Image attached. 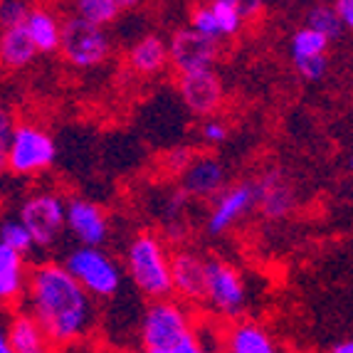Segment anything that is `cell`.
<instances>
[{
    "label": "cell",
    "instance_id": "6da1fadb",
    "mask_svg": "<svg viewBox=\"0 0 353 353\" xmlns=\"http://www.w3.org/2000/svg\"><path fill=\"white\" fill-rule=\"evenodd\" d=\"M23 301L25 314L54 346L82 341L97 326V301L59 262H40L30 270Z\"/></svg>",
    "mask_w": 353,
    "mask_h": 353
},
{
    "label": "cell",
    "instance_id": "7a4b0ae2",
    "mask_svg": "<svg viewBox=\"0 0 353 353\" xmlns=\"http://www.w3.org/2000/svg\"><path fill=\"white\" fill-rule=\"evenodd\" d=\"M124 272L136 292L148 301L171 299V252L159 235L139 232L126 245Z\"/></svg>",
    "mask_w": 353,
    "mask_h": 353
},
{
    "label": "cell",
    "instance_id": "3957f363",
    "mask_svg": "<svg viewBox=\"0 0 353 353\" xmlns=\"http://www.w3.org/2000/svg\"><path fill=\"white\" fill-rule=\"evenodd\" d=\"M195 341V319L178 299L148 301L141 312L139 343L143 353H176Z\"/></svg>",
    "mask_w": 353,
    "mask_h": 353
},
{
    "label": "cell",
    "instance_id": "277c9868",
    "mask_svg": "<svg viewBox=\"0 0 353 353\" xmlns=\"http://www.w3.org/2000/svg\"><path fill=\"white\" fill-rule=\"evenodd\" d=\"M62 267L92 299H117L124 284V270L104 248H74L65 254Z\"/></svg>",
    "mask_w": 353,
    "mask_h": 353
},
{
    "label": "cell",
    "instance_id": "5b68a950",
    "mask_svg": "<svg viewBox=\"0 0 353 353\" xmlns=\"http://www.w3.org/2000/svg\"><path fill=\"white\" fill-rule=\"evenodd\" d=\"M57 159V143L48 129L32 121L15 124L6 156V171L20 178L40 176Z\"/></svg>",
    "mask_w": 353,
    "mask_h": 353
},
{
    "label": "cell",
    "instance_id": "8992f818",
    "mask_svg": "<svg viewBox=\"0 0 353 353\" xmlns=\"http://www.w3.org/2000/svg\"><path fill=\"white\" fill-rule=\"evenodd\" d=\"M59 52L77 70H92L104 65L112 54V37L104 28L70 15L62 20V40Z\"/></svg>",
    "mask_w": 353,
    "mask_h": 353
},
{
    "label": "cell",
    "instance_id": "52a82bcc",
    "mask_svg": "<svg viewBox=\"0 0 353 353\" xmlns=\"http://www.w3.org/2000/svg\"><path fill=\"white\" fill-rule=\"evenodd\" d=\"M18 220L30 232L35 248L50 250L65 235V201L50 190L32 193L20 205Z\"/></svg>",
    "mask_w": 353,
    "mask_h": 353
},
{
    "label": "cell",
    "instance_id": "ba28073f",
    "mask_svg": "<svg viewBox=\"0 0 353 353\" xmlns=\"http://www.w3.org/2000/svg\"><path fill=\"white\" fill-rule=\"evenodd\" d=\"M205 301L215 309V314L235 321L248 304V287L237 272V267L223 259H208V284Z\"/></svg>",
    "mask_w": 353,
    "mask_h": 353
},
{
    "label": "cell",
    "instance_id": "9c48e42d",
    "mask_svg": "<svg viewBox=\"0 0 353 353\" xmlns=\"http://www.w3.org/2000/svg\"><path fill=\"white\" fill-rule=\"evenodd\" d=\"M220 52H223L220 42L208 40L190 28H178L168 40V62L178 72V77L215 70Z\"/></svg>",
    "mask_w": 353,
    "mask_h": 353
},
{
    "label": "cell",
    "instance_id": "30bf717a",
    "mask_svg": "<svg viewBox=\"0 0 353 353\" xmlns=\"http://www.w3.org/2000/svg\"><path fill=\"white\" fill-rule=\"evenodd\" d=\"M65 232L79 248H104L109 240V218L101 205L87 198L65 201Z\"/></svg>",
    "mask_w": 353,
    "mask_h": 353
},
{
    "label": "cell",
    "instance_id": "8fae6325",
    "mask_svg": "<svg viewBox=\"0 0 353 353\" xmlns=\"http://www.w3.org/2000/svg\"><path fill=\"white\" fill-rule=\"evenodd\" d=\"M171 284L173 294L183 304H203L208 284V259L195 250L171 252Z\"/></svg>",
    "mask_w": 353,
    "mask_h": 353
},
{
    "label": "cell",
    "instance_id": "7c38bea8",
    "mask_svg": "<svg viewBox=\"0 0 353 353\" xmlns=\"http://www.w3.org/2000/svg\"><path fill=\"white\" fill-rule=\"evenodd\" d=\"M254 208V183L240 181L225 185L215 201H212L210 215H208V232L223 235L237 220H242Z\"/></svg>",
    "mask_w": 353,
    "mask_h": 353
},
{
    "label": "cell",
    "instance_id": "4fadbf2b",
    "mask_svg": "<svg viewBox=\"0 0 353 353\" xmlns=\"http://www.w3.org/2000/svg\"><path fill=\"white\" fill-rule=\"evenodd\" d=\"M178 94L190 114L210 117L220 109L225 99V89L215 70L195 72V74L178 77Z\"/></svg>",
    "mask_w": 353,
    "mask_h": 353
},
{
    "label": "cell",
    "instance_id": "5bb4252c",
    "mask_svg": "<svg viewBox=\"0 0 353 353\" xmlns=\"http://www.w3.org/2000/svg\"><path fill=\"white\" fill-rule=\"evenodd\" d=\"M296 198L292 183L279 171H267L254 183V205L267 220H279L292 212Z\"/></svg>",
    "mask_w": 353,
    "mask_h": 353
},
{
    "label": "cell",
    "instance_id": "9a60e30c",
    "mask_svg": "<svg viewBox=\"0 0 353 353\" xmlns=\"http://www.w3.org/2000/svg\"><path fill=\"white\" fill-rule=\"evenodd\" d=\"M183 193L193 198H212L225 188V165L215 156H193L181 173Z\"/></svg>",
    "mask_w": 353,
    "mask_h": 353
},
{
    "label": "cell",
    "instance_id": "2e32d148",
    "mask_svg": "<svg viewBox=\"0 0 353 353\" xmlns=\"http://www.w3.org/2000/svg\"><path fill=\"white\" fill-rule=\"evenodd\" d=\"M223 353H279L267 329L252 319H235L223 326Z\"/></svg>",
    "mask_w": 353,
    "mask_h": 353
},
{
    "label": "cell",
    "instance_id": "e0dca14e",
    "mask_svg": "<svg viewBox=\"0 0 353 353\" xmlns=\"http://www.w3.org/2000/svg\"><path fill=\"white\" fill-rule=\"evenodd\" d=\"M126 62H129L131 72L141 77H156L171 67L168 62V40H163L161 35H148L139 37L131 42L129 52H126Z\"/></svg>",
    "mask_w": 353,
    "mask_h": 353
},
{
    "label": "cell",
    "instance_id": "ac0fdd59",
    "mask_svg": "<svg viewBox=\"0 0 353 353\" xmlns=\"http://www.w3.org/2000/svg\"><path fill=\"white\" fill-rule=\"evenodd\" d=\"M23 28L28 32L30 42H32V48L37 50V54H52L59 50L62 18L54 10H50L45 6H30Z\"/></svg>",
    "mask_w": 353,
    "mask_h": 353
},
{
    "label": "cell",
    "instance_id": "d6986e66",
    "mask_svg": "<svg viewBox=\"0 0 353 353\" xmlns=\"http://www.w3.org/2000/svg\"><path fill=\"white\" fill-rule=\"evenodd\" d=\"M28 262L23 254L0 245V304L23 301L28 289Z\"/></svg>",
    "mask_w": 353,
    "mask_h": 353
},
{
    "label": "cell",
    "instance_id": "ffe728a7",
    "mask_svg": "<svg viewBox=\"0 0 353 353\" xmlns=\"http://www.w3.org/2000/svg\"><path fill=\"white\" fill-rule=\"evenodd\" d=\"M37 50L32 48L23 25L0 30V65L6 70H25L35 62Z\"/></svg>",
    "mask_w": 353,
    "mask_h": 353
},
{
    "label": "cell",
    "instance_id": "44dd1931",
    "mask_svg": "<svg viewBox=\"0 0 353 353\" xmlns=\"http://www.w3.org/2000/svg\"><path fill=\"white\" fill-rule=\"evenodd\" d=\"M8 339L15 353H50V341L25 312L12 314L8 319Z\"/></svg>",
    "mask_w": 353,
    "mask_h": 353
},
{
    "label": "cell",
    "instance_id": "7402d4cb",
    "mask_svg": "<svg viewBox=\"0 0 353 353\" xmlns=\"http://www.w3.org/2000/svg\"><path fill=\"white\" fill-rule=\"evenodd\" d=\"M72 8H74L77 18L106 30V25L117 23L126 8H134V3H129V0H79Z\"/></svg>",
    "mask_w": 353,
    "mask_h": 353
},
{
    "label": "cell",
    "instance_id": "603a6c76",
    "mask_svg": "<svg viewBox=\"0 0 353 353\" xmlns=\"http://www.w3.org/2000/svg\"><path fill=\"white\" fill-rule=\"evenodd\" d=\"M215 15V23H218L220 30V37L228 40V37H235L237 32L242 30L245 25V15L240 10V0H212L208 3Z\"/></svg>",
    "mask_w": 353,
    "mask_h": 353
},
{
    "label": "cell",
    "instance_id": "cb8c5ba5",
    "mask_svg": "<svg viewBox=\"0 0 353 353\" xmlns=\"http://www.w3.org/2000/svg\"><path fill=\"white\" fill-rule=\"evenodd\" d=\"M289 48H292V57L294 62L299 59H312V57H324L326 50H329V40L324 35H319L316 30L312 28H299L292 35V42H289Z\"/></svg>",
    "mask_w": 353,
    "mask_h": 353
},
{
    "label": "cell",
    "instance_id": "d4e9b609",
    "mask_svg": "<svg viewBox=\"0 0 353 353\" xmlns=\"http://www.w3.org/2000/svg\"><path fill=\"white\" fill-rule=\"evenodd\" d=\"M306 28L316 30L319 35H324L326 40L331 42V37L341 35V23H339V15H336L334 6L329 3H319V6H312L309 12H306Z\"/></svg>",
    "mask_w": 353,
    "mask_h": 353
},
{
    "label": "cell",
    "instance_id": "484cf974",
    "mask_svg": "<svg viewBox=\"0 0 353 353\" xmlns=\"http://www.w3.org/2000/svg\"><path fill=\"white\" fill-rule=\"evenodd\" d=\"M0 245H6L8 250L23 254V257L35 248L32 237H30V232L23 228L20 220H3L0 223Z\"/></svg>",
    "mask_w": 353,
    "mask_h": 353
},
{
    "label": "cell",
    "instance_id": "4316f807",
    "mask_svg": "<svg viewBox=\"0 0 353 353\" xmlns=\"http://www.w3.org/2000/svg\"><path fill=\"white\" fill-rule=\"evenodd\" d=\"M188 28L193 30V32H198V35L208 37V40H215L220 42L223 37H220V30H218V23H215V15H212L210 6H195L193 10H190V18H188Z\"/></svg>",
    "mask_w": 353,
    "mask_h": 353
},
{
    "label": "cell",
    "instance_id": "83f0119b",
    "mask_svg": "<svg viewBox=\"0 0 353 353\" xmlns=\"http://www.w3.org/2000/svg\"><path fill=\"white\" fill-rule=\"evenodd\" d=\"M28 12H30L28 3H20V0H3V3H0V30L23 25L25 18H28Z\"/></svg>",
    "mask_w": 353,
    "mask_h": 353
},
{
    "label": "cell",
    "instance_id": "f1b7e54d",
    "mask_svg": "<svg viewBox=\"0 0 353 353\" xmlns=\"http://www.w3.org/2000/svg\"><path fill=\"white\" fill-rule=\"evenodd\" d=\"M12 131H15L12 112L0 101V171H6V156H8V146H10Z\"/></svg>",
    "mask_w": 353,
    "mask_h": 353
},
{
    "label": "cell",
    "instance_id": "f546056e",
    "mask_svg": "<svg viewBox=\"0 0 353 353\" xmlns=\"http://www.w3.org/2000/svg\"><path fill=\"white\" fill-rule=\"evenodd\" d=\"M230 136V129L228 124H225L223 119L218 117H208L205 121H203L201 126V139L205 143H212V146H218V143H223L225 139Z\"/></svg>",
    "mask_w": 353,
    "mask_h": 353
},
{
    "label": "cell",
    "instance_id": "4dcf8cb0",
    "mask_svg": "<svg viewBox=\"0 0 353 353\" xmlns=\"http://www.w3.org/2000/svg\"><path fill=\"white\" fill-rule=\"evenodd\" d=\"M296 65V72H299L304 79H309V82H316V79H321V77L326 74V70H329V59L324 57H312V59H299V62H294Z\"/></svg>",
    "mask_w": 353,
    "mask_h": 353
},
{
    "label": "cell",
    "instance_id": "1f68e13d",
    "mask_svg": "<svg viewBox=\"0 0 353 353\" xmlns=\"http://www.w3.org/2000/svg\"><path fill=\"white\" fill-rule=\"evenodd\" d=\"M334 10H336V15H339L341 28L353 30V0H339L334 6Z\"/></svg>",
    "mask_w": 353,
    "mask_h": 353
},
{
    "label": "cell",
    "instance_id": "d6a6232c",
    "mask_svg": "<svg viewBox=\"0 0 353 353\" xmlns=\"http://www.w3.org/2000/svg\"><path fill=\"white\" fill-rule=\"evenodd\" d=\"M240 10H242V15H245V20L254 18L257 12H262V3H252V0H240Z\"/></svg>",
    "mask_w": 353,
    "mask_h": 353
},
{
    "label": "cell",
    "instance_id": "836d02e7",
    "mask_svg": "<svg viewBox=\"0 0 353 353\" xmlns=\"http://www.w3.org/2000/svg\"><path fill=\"white\" fill-rule=\"evenodd\" d=\"M0 353H15V351H12V346H10L8 329H6V324H3V321H0Z\"/></svg>",
    "mask_w": 353,
    "mask_h": 353
},
{
    "label": "cell",
    "instance_id": "e575fe53",
    "mask_svg": "<svg viewBox=\"0 0 353 353\" xmlns=\"http://www.w3.org/2000/svg\"><path fill=\"white\" fill-rule=\"evenodd\" d=\"M329 353H353V339H348V341H341V343H336V346L331 348Z\"/></svg>",
    "mask_w": 353,
    "mask_h": 353
},
{
    "label": "cell",
    "instance_id": "d590c367",
    "mask_svg": "<svg viewBox=\"0 0 353 353\" xmlns=\"http://www.w3.org/2000/svg\"><path fill=\"white\" fill-rule=\"evenodd\" d=\"M176 353H205L201 346H198V341H190L188 346H183L181 351H176Z\"/></svg>",
    "mask_w": 353,
    "mask_h": 353
},
{
    "label": "cell",
    "instance_id": "8d00e7d4",
    "mask_svg": "<svg viewBox=\"0 0 353 353\" xmlns=\"http://www.w3.org/2000/svg\"><path fill=\"white\" fill-rule=\"evenodd\" d=\"M351 168H353V161H351Z\"/></svg>",
    "mask_w": 353,
    "mask_h": 353
}]
</instances>
